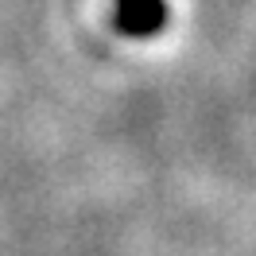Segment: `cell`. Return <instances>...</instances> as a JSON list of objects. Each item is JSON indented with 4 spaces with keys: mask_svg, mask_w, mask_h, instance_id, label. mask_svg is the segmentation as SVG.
<instances>
[{
    "mask_svg": "<svg viewBox=\"0 0 256 256\" xmlns=\"http://www.w3.org/2000/svg\"><path fill=\"white\" fill-rule=\"evenodd\" d=\"M167 24V0H116L112 4V28L132 39H148V35L163 32Z\"/></svg>",
    "mask_w": 256,
    "mask_h": 256,
    "instance_id": "1",
    "label": "cell"
}]
</instances>
